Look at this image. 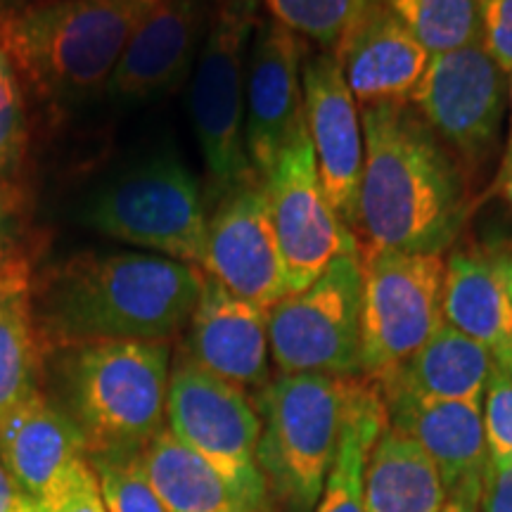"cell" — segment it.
Segmentation results:
<instances>
[{"instance_id":"22","label":"cell","mask_w":512,"mask_h":512,"mask_svg":"<svg viewBox=\"0 0 512 512\" xmlns=\"http://www.w3.org/2000/svg\"><path fill=\"white\" fill-rule=\"evenodd\" d=\"M494 366L482 344L444 320L418 351L373 382L382 399L482 403Z\"/></svg>"},{"instance_id":"10","label":"cell","mask_w":512,"mask_h":512,"mask_svg":"<svg viewBox=\"0 0 512 512\" xmlns=\"http://www.w3.org/2000/svg\"><path fill=\"white\" fill-rule=\"evenodd\" d=\"M166 430L221 472L256 508L264 505L266 477L259 467L264 425L247 389L181 356L171 368Z\"/></svg>"},{"instance_id":"21","label":"cell","mask_w":512,"mask_h":512,"mask_svg":"<svg viewBox=\"0 0 512 512\" xmlns=\"http://www.w3.org/2000/svg\"><path fill=\"white\" fill-rule=\"evenodd\" d=\"M356 105H406L430 64V53L380 0L335 53Z\"/></svg>"},{"instance_id":"34","label":"cell","mask_w":512,"mask_h":512,"mask_svg":"<svg viewBox=\"0 0 512 512\" xmlns=\"http://www.w3.org/2000/svg\"><path fill=\"white\" fill-rule=\"evenodd\" d=\"M477 512H512V463L489 456L479 486Z\"/></svg>"},{"instance_id":"30","label":"cell","mask_w":512,"mask_h":512,"mask_svg":"<svg viewBox=\"0 0 512 512\" xmlns=\"http://www.w3.org/2000/svg\"><path fill=\"white\" fill-rule=\"evenodd\" d=\"M29 150L27 105H24L22 79L8 53L0 48V178L12 183Z\"/></svg>"},{"instance_id":"25","label":"cell","mask_w":512,"mask_h":512,"mask_svg":"<svg viewBox=\"0 0 512 512\" xmlns=\"http://www.w3.org/2000/svg\"><path fill=\"white\" fill-rule=\"evenodd\" d=\"M441 477L411 437L382 432L366 470V512H441L446 505Z\"/></svg>"},{"instance_id":"40","label":"cell","mask_w":512,"mask_h":512,"mask_svg":"<svg viewBox=\"0 0 512 512\" xmlns=\"http://www.w3.org/2000/svg\"><path fill=\"white\" fill-rule=\"evenodd\" d=\"M496 195H498V197H503V200H505V204H508L510 214H512V176L508 178V181H505V183H503V188H501V190H498V192H496Z\"/></svg>"},{"instance_id":"37","label":"cell","mask_w":512,"mask_h":512,"mask_svg":"<svg viewBox=\"0 0 512 512\" xmlns=\"http://www.w3.org/2000/svg\"><path fill=\"white\" fill-rule=\"evenodd\" d=\"M22 501H24V494L19 491L15 479L10 477V472L5 470L3 460H0V512L17 510Z\"/></svg>"},{"instance_id":"23","label":"cell","mask_w":512,"mask_h":512,"mask_svg":"<svg viewBox=\"0 0 512 512\" xmlns=\"http://www.w3.org/2000/svg\"><path fill=\"white\" fill-rule=\"evenodd\" d=\"M34 273L22 254H0V420L41 389L43 347L34 318Z\"/></svg>"},{"instance_id":"4","label":"cell","mask_w":512,"mask_h":512,"mask_svg":"<svg viewBox=\"0 0 512 512\" xmlns=\"http://www.w3.org/2000/svg\"><path fill=\"white\" fill-rule=\"evenodd\" d=\"M57 354V399L88 458L136 456L166 430L169 342H93Z\"/></svg>"},{"instance_id":"29","label":"cell","mask_w":512,"mask_h":512,"mask_svg":"<svg viewBox=\"0 0 512 512\" xmlns=\"http://www.w3.org/2000/svg\"><path fill=\"white\" fill-rule=\"evenodd\" d=\"M91 460L107 512H166L162 498L147 479L140 453L95 456Z\"/></svg>"},{"instance_id":"15","label":"cell","mask_w":512,"mask_h":512,"mask_svg":"<svg viewBox=\"0 0 512 512\" xmlns=\"http://www.w3.org/2000/svg\"><path fill=\"white\" fill-rule=\"evenodd\" d=\"M304 114L320 185L351 233L358 226V190H361L363 119L349 91L342 67L332 53L309 55L304 62Z\"/></svg>"},{"instance_id":"36","label":"cell","mask_w":512,"mask_h":512,"mask_svg":"<svg viewBox=\"0 0 512 512\" xmlns=\"http://www.w3.org/2000/svg\"><path fill=\"white\" fill-rule=\"evenodd\" d=\"M508 102H510V124H508V138L503 143V155H501V164H498V171L491 178L489 190H486V197L496 195L498 190L503 188V183L512 176V74H510V91H508Z\"/></svg>"},{"instance_id":"26","label":"cell","mask_w":512,"mask_h":512,"mask_svg":"<svg viewBox=\"0 0 512 512\" xmlns=\"http://www.w3.org/2000/svg\"><path fill=\"white\" fill-rule=\"evenodd\" d=\"M389 427L380 389L342 434L316 512H366V470L370 451Z\"/></svg>"},{"instance_id":"32","label":"cell","mask_w":512,"mask_h":512,"mask_svg":"<svg viewBox=\"0 0 512 512\" xmlns=\"http://www.w3.org/2000/svg\"><path fill=\"white\" fill-rule=\"evenodd\" d=\"M43 512H107L91 460H81L64 477L60 489L55 491Z\"/></svg>"},{"instance_id":"3","label":"cell","mask_w":512,"mask_h":512,"mask_svg":"<svg viewBox=\"0 0 512 512\" xmlns=\"http://www.w3.org/2000/svg\"><path fill=\"white\" fill-rule=\"evenodd\" d=\"M157 0H50L0 15V48L53 110L107 93L124 50Z\"/></svg>"},{"instance_id":"2","label":"cell","mask_w":512,"mask_h":512,"mask_svg":"<svg viewBox=\"0 0 512 512\" xmlns=\"http://www.w3.org/2000/svg\"><path fill=\"white\" fill-rule=\"evenodd\" d=\"M358 247L441 254L456 245L472 214V183L458 159L406 105L363 107Z\"/></svg>"},{"instance_id":"1","label":"cell","mask_w":512,"mask_h":512,"mask_svg":"<svg viewBox=\"0 0 512 512\" xmlns=\"http://www.w3.org/2000/svg\"><path fill=\"white\" fill-rule=\"evenodd\" d=\"M200 266L152 252H79L34 275V318L48 354L93 342H166L188 328Z\"/></svg>"},{"instance_id":"13","label":"cell","mask_w":512,"mask_h":512,"mask_svg":"<svg viewBox=\"0 0 512 512\" xmlns=\"http://www.w3.org/2000/svg\"><path fill=\"white\" fill-rule=\"evenodd\" d=\"M200 268L266 311L290 294L264 178H249L211 202Z\"/></svg>"},{"instance_id":"17","label":"cell","mask_w":512,"mask_h":512,"mask_svg":"<svg viewBox=\"0 0 512 512\" xmlns=\"http://www.w3.org/2000/svg\"><path fill=\"white\" fill-rule=\"evenodd\" d=\"M444 320L512 377V247L460 242L446 256Z\"/></svg>"},{"instance_id":"24","label":"cell","mask_w":512,"mask_h":512,"mask_svg":"<svg viewBox=\"0 0 512 512\" xmlns=\"http://www.w3.org/2000/svg\"><path fill=\"white\" fill-rule=\"evenodd\" d=\"M140 463L162 498L166 512L261 510L169 430H164L140 453Z\"/></svg>"},{"instance_id":"39","label":"cell","mask_w":512,"mask_h":512,"mask_svg":"<svg viewBox=\"0 0 512 512\" xmlns=\"http://www.w3.org/2000/svg\"><path fill=\"white\" fill-rule=\"evenodd\" d=\"M441 512H477L475 505L470 503H463V501H446L444 510Z\"/></svg>"},{"instance_id":"16","label":"cell","mask_w":512,"mask_h":512,"mask_svg":"<svg viewBox=\"0 0 512 512\" xmlns=\"http://www.w3.org/2000/svg\"><path fill=\"white\" fill-rule=\"evenodd\" d=\"M209 15L211 0H157L128 41L107 98L136 105L181 88L200 55Z\"/></svg>"},{"instance_id":"38","label":"cell","mask_w":512,"mask_h":512,"mask_svg":"<svg viewBox=\"0 0 512 512\" xmlns=\"http://www.w3.org/2000/svg\"><path fill=\"white\" fill-rule=\"evenodd\" d=\"M41 3H50V0H0V15L31 8V5H41Z\"/></svg>"},{"instance_id":"11","label":"cell","mask_w":512,"mask_h":512,"mask_svg":"<svg viewBox=\"0 0 512 512\" xmlns=\"http://www.w3.org/2000/svg\"><path fill=\"white\" fill-rule=\"evenodd\" d=\"M510 76L482 43L430 57L411 105L477 181L501 145ZM475 185V183H472Z\"/></svg>"},{"instance_id":"33","label":"cell","mask_w":512,"mask_h":512,"mask_svg":"<svg viewBox=\"0 0 512 512\" xmlns=\"http://www.w3.org/2000/svg\"><path fill=\"white\" fill-rule=\"evenodd\" d=\"M482 46L505 74H512V0H479Z\"/></svg>"},{"instance_id":"12","label":"cell","mask_w":512,"mask_h":512,"mask_svg":"<svg viewBox=\"0 0 512 512\" xmlns=\"http://www.w3.org/2000/svg\"><path fill=\"white\" fill-rule=\"evenodd\" d=\"M264 183L290 294L311 287L339 256L358 252L356 235L344 226L320 185L306 126L285 147Z\"/></svg>"},{"instance_id":"31","label":"cell","mask_w":512,"mask_h":512,"mask_svg":"<svg viewBox=\"0 0 512 512\" xmlns=\"http://www.w3.org/2000/svg\"><path fill=\"white\" fill-rule=\"evenodd\" d=\"M489 456L512 463V377L494 366L482 401Z\"/></svg>"},{"instance_id":"35","label":"cell","mask_w":512,"mask_h":512,"mask_svg":"<svg viewBox=\"0 0 512 512\" xmlns=\"http://www.w3.org/2000/svg\"><path fill=\"white\" fill-rule=\"evenodd\" d=\"M12 219H15V195H12L10 181L0 178V254L15 252L10 245Z\"/></svg>"},{"instance_id":"5","label":"cell","mask_w":512,"mask_h":512,"mask_svg":"<svg viewBox=\"0 0 512 512\" xmlns=\"http://www.w3.org/2000/svg\"><path fill=\"white\" fill-rule=\"evenodd\" d=\"M375 394L366 375H278L261 389L259 467L294 510H316L344 430Z\"/></svg>"},{"instance_id":"28","label":"cell","mask_w":512,"mask_h":512,"mask_svg":"<svg viewBox=\"0 0 512 512\" xmlns=\"http://www.w3.org/2000/svg\"><path fill=\"white\" fill-rule=\"evenodd\" d=\"M373 3L375 0H261V8L266 10V17L323 53H335Z\"/></svg>"},{"instance_id":"18","label":"cell","mask_w":512,"mask_h":512,"mask_svg":"<svg viewBox=\"0 0 512 512\" xmlns=\"http://www.w3.org/2000/svg\"><path fill=\"white\" fill-rule=\"evenodd\" d=\"M183 356L242 389H264L271 382L268 311L204 275Z\"/></svg>"},{"instance_id":"6","label":"cell","mask_w":512,"mask_h":512,"mask_svg":"<svg viewBox=\"0 0 512 512\" xmlns=\"http://www.w3.org/2000/svg\"><path fill=\"white\" fill-rule=\"evenodd\" d=\"M261 0H211L190 79V121L216 200L254 174L245 145V81Z\"/></svg>"},{"instance_id":"20","label":"cell","mask_w":512,"mask_h":512,"mask_svg":"<svg viewBox=\"0 0 512 512\" xmlns=\"http://www.w3.org/2000/svg\"><path fill=\"white\" fill-rule=\"evenodd\" d=\"M86 458L81 432L43 389L0 420V460L24 498L41 508Z\"/></svg>"},{"instance_id":"14","label":"cell","mask_w":512,"mask_h":512,"mask_svg":"<svg viewBox=\"0 0 512 512\" xmlns=\"http://www.w3.org/2000/svg\"><path fill=\"white\" fill-rule=\"evenodd\" d=\"M306 41L275 19L256 22L245 81V145L254 174L266 178L287 145L306 126Z\"/></svg>"},{"instance_id":"27","label":"cell","mask_w":512,"mask_h":512,"mask_svg":"<svg viewBox=\"0 0 512 512\" xmlns=\"http://www.w3.org/2000/svg\"><path fill=\"white\" fill-rule=\"evenodd\" d=\"M430 55L482 43L479 0H380Z\"/></svg>"},{"instance_id":"8","label":"cell","mask_w":512,"mask_h":512,"mask_svg":"<svg viewBox=\"0 0 512 512\" xmlns=\"http://www.w3.org/2000/svg\"><path fill=\"white\" fill-rule=\"evenodd\" d=\"M363 271L358 252L339 256L306 290L268 309L271 361L280 375H363Z\"/></svg>"},{"instance_id":"19","label":"cell","mask_w":512,"mask_h":512,"mask_svg":"<svg viewBox=\"0 0 512 512\" xmlns=\"http://www.w3.org/2000/svg\"><path fill=\"white\" fill-rule=\"evenodd\" d=\"M389 425L411 437L437 467L448 501L477 508L489 463L482 403L382 399Z\"/></svg>"},{"instance_id":"7","label":"cell","mask_w":512,"mask_h":512,"mask_svg":"<svg viewBox=\"0 0 512 512\" xmlns=\"http://www.w3.org/2000/svg\"><path fill=\"white\" fill-rule=\"evenodd\" d=\"M207 219L200 183L174 152L117 171L83 209V223L107 238L192 266H202Z\"/></svg>"},{"instance_id":"9","label":"cell","mask_w":512,"mask_h":512,"mask_svg":"<svg viewBox=\"0 0 512 512\" xmlns=\"http://www.w3.org/2000/svg\"><path fill=\"white\" fill-rule=\"evenodd\" d=\"M363 271V375H382L418 351L444 323L441 254L358 247Z\"/></svg>"},{"instance_id":"41","label":"cell","mask_w":512,"mask_h":512,"mask_svg":"<svg viewBox=\"0 0 512 512\" xmlns=\"http://www.w3.org/2000/svg\"><path fill=\"white\" fill-rule=\"evenodd\" d=\"M12 512H43V508H41V505H36L34 501H29V498H24V501L19 503V508L12 510Z\"/></svg>"}]
</instances>
